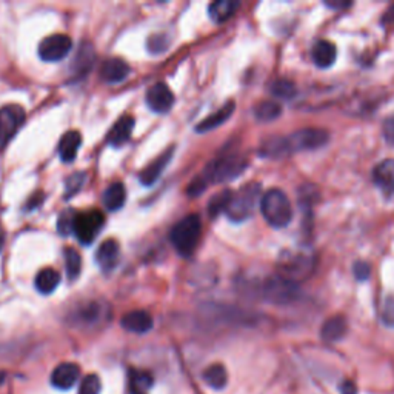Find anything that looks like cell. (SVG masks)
I'll return each mask as SVG.
<instances>
[{
  "mask_svg": "<svg viewBox=\"0 0 394 394\" xmlns=\"http://www.w3.org/2000/svg\"><path fill=\"white\" fill-rule=\"evenodd\" d=\"M248 165L245 157L237 156V154H225V156L218 157L208 164L202 173L191 181L187 192L190 197H197L208 188L210 183H223L236 179L241 176L244 169Z\"/></svg>",
  "mask_w": 394,
  "mask_h": 394,
  "instance_id": "6da1fadb",
  "label": "cell"
},
{
  "mask_svg": "<svg viewBox=\"0 0 394 394\" xmlns=\"http://www.w3.org/2000/svg\"><path fill=\"white\" fill-rule=\"evenodd\" d=\"M202 234V222L197 214H188L181 219L171 228L169 241H171L176 251L183 258H190L196 251V246Z\"/></svg>",
  "mask_w": 394,
  "mask_h": 394,
  "instance_id": "7a4b0ae2",
  "label": "cell"
},
{
  "mask_svg": "<svg viewBox=\"0 0 394 394\" xmlns=\"http://www.w3.org/2000/svg\"><path fill=\"white\" fill-rule=\"evenodd\" d=\"M316 267V258L310 251L290 250L282 253L277 262V274L293 283H299L310 277Z\"/></svg>",
  "mask_w": 394,
  "mask_h": 394,
  "instance_id": "3957f363",
  "label": "cell"
},
{
  "mask_svg": "<svg viewBox=\"0 0 394 394\" xmlns=\"http://www.w3.org/2000/svg\"><path fill=\"white\" fill-rule=\"evenodd\" d=\"M260 211L265 220L274 228L290 225L293 219V206L283 191L273 188L267 191L260 199Z\"/></svg>",
  "mask_w": 394,
  "mask_h": 394,
  "instance_id": "277c9868",
  "label": "cell"
},
{
  "mask_svg": "<svg viewBox=\"0 0 394 394\" xmlns=\"http://www.w3.org/2000/svg\"><path fill=\"white\" fill-rule=\"evenodd\" d=\"M260 185L256 182L246 183L242 188H239L236 192L231 195L230 204L227 206L225 214L230 220L233 222H244L250 219L254 210L259 204L260 197Z\"/></svg>",
  "mask_w": 394,
  "mask_h": 394,
  "instance_id": "5b68a950",
  "label": "cell"
},
{
  "mask_svg": "<svg viewBox=\"0 0 394 394\" xmlns=\"http://www.w3.org/2000/svg\"><path fill=\"white\" fill-rule=\"evenodd\" d=\"M259 295L260 297L267 300L269 304L276 305H287L290 302H295L299 296L297 283H293L282 276L274 274L259 283Z\"/></svg>",
  "mask_w": 394,
  "mask_h": 394,
  "instance_id": "8992f818",
  "label": "cell"
},
{
  "mask_svg": "<svg viewBox=\"0 0 394 394\" xmlns=\"http://www.w3.org/2000/svg\"><path fill=\"white\" fill-rule=\"evenodd\" d=\"M105 225V216L99 210H88L83 213H77L74 220V230L77 241L83 245H91L96 241L100 230Z\"/></svg>",
  "mask_w": 394,
  "mask_h": 394,
  "instance_id": "52a82bcc",
  "label": "cell"
},
{
  "mask_svg": "<svg viewBox=\"0 0 394 394\" xmlns=\"http://www.w3.org/2000/svg\"><path fill=\"white\" fill-rule=\"evenodd\" d=\"M287 139L288 153H299V151H313L319 150L323 145H327L330 141V133L322 128H304L299 129Z\"/></svg>",
  "mask_w": 394,
  "mask_h": 394,
  "instance_id": "ba28073f",
  "label": "cell"
},
{
  "mask_svg": "<svg viewBox=\"0 0 394 394\" xmlns=\"http://www.w3.org/2000/svg\"><path fill=\"white\" fill-rule=\"evenodd\" d=\"M25 122V110L17 104L0 108V151L13 141Z\"/></svg>",
  "mask_w": 394,
  "mask_h": 394,
  "instance_id": "9c48e42d",
  "label": "cell"
},
{
  "mask_svg": "<svg viewBox=\"0 0 394 394\" xmlns=\"http://www.w3.org/2000/svg\"><path fill=\"white\" fill-rule=\"evenodd\" d=\"M71 48V37L66 34H51L38 45V57L45 62H59L68 56Z\"/></svg>",
  "mask_w": 394,
  "mask_h": 394,
  "instance_id": "30bf717a",
  "label": "cell"
},
{
  "mask_svg": "<svg viewBox=\"0 0 394 394\" xmlns=\"http://www.w3.org/2000/svg\"><path fill=\"white\" fill-rule=\"evenodd\" d=\"M146 105L154 113H168L174 105V92L165 82H157L146 90Z\"/></svg>",
  "mask_w": 394,
  "mask_h": 394,
  "instance_id": "8fae6325",
  "label": "cell"
},
{
  "mask_svg": "<svg viewBox=\"0 0 394 394\" xmlns=\"http://www.w3.org/2000/svg\"><path fill=\"white\" fill-rule=\"evenodd\" d=\"M136 119L131 114H123L122 118L114 122V125L111 129L108 131L106 136V143L115 146V148H120L125 143L129 142L131 134H133Z\"/></svg>",
  "mask_w": 394,
  "mask_h": 394,
  "instance_id": "7c38bea8",
  "label": "cell"
},
{
  "mask_svg": "<svg viewBox=\"0 0 394 394\" xmlns=\"http://www.w3.org/2000/svg\"><path fill=\"white\" fill-rule=\"evenodd\" d=\"M80 368L73 362H64L57 365L51 373V385L57 390H69L73 388L76 382L79 381Z\"/></svg>",
  "mask_w": 394,
  "mask_h": 394,
  "instance_id": "4fadbf2b",
  "label": "cell"
},
{
  "mask_svg": "<svg viewBox=\"0 0 394 394\" xmlns=\"http://www.w3.org/2000/svg\"><path fill=\"white\" fill-rule=\"evenodd\" d=\"M373 182L385 196L394 197V159L382 160L373 169Z\"/></svg>",
  "mask_w": 394,
  "mask_h": 394,
  "instance_id": "5bb4252c",
  "label": "cell"
},
{
  "mask_svg": "<svg viewBox=\"0 0 394 394\" xmlns=\"http://www.w3.org/2000/svg\"><path fill=\"white\" fill-rule=\"evenodd\" d=\"M131 68L125 60L111 57L106 59L102 66H100V79L105 80L106 83H120L129 76Z\"/></svg>",
  "mask_w": 394,
  "mask_h": 394,
  "instance_id": "9a60e30c",
  "label": "cell"
},
{
  "mask_svg": "<svg viewBox=\"0 0 394 394\" xmlns=\"http://www.w3.org/2000/svg\"><path fill=\"white\" fill-rule=\"evenodd\" d=\"M173 154H174V146H171V148H168L167 151L162 153L159 157L154 159L151 164H148L142 169L139 179H141V182L145 185V187H151V185L159 179L160 174L164 173V169L169 164V160H171Z\"/></svg>",
  "mask_w": 394,
  "mask_h": 394,
  "instance_id": "2e32d148",
  "label": "cell"
},
{
  "mask_svg": "<svg viewBox=\"0 0 394 394\" xmlns=\"http://www.w3.org/2000/svg\"><path fill=\"white\" fill-rule=\"evenodd\" d=\"M120 254V246L114 239H106L105 242L100 244L96 251V262L102 268L104 273H110L111 269L118 265Z\"/></svg>",
  "mask_w": 394,
  "mask_h": 394,
  "instance_id": "e0dca14e",
  "label": "cell"
},
{
  "mask_svg": "<svg viewBox=\"0 0 394 394\" xmlns=\"http://www.w3.org/2000/svg\"><path fill=\"white\" fill-rule=\"evenodd\" d=\"M120 325L127 331H129V333L143 335L148 333L153 328V318L150 313L143 310H134L123 314V318L120 319Z\"/></svg>",
  "mask_w": 394,
  "mask_h": 394,
  "instance_id": "ac0fdd59",
  "label": "cell"
},
{
  "mask_svg": "<svg viewBox=\"0 0 394 394\" xmlns=\"http://www.w3.org/2000/svg\"><path fill=\"white\" fill-rule=\"evenodd\" d=\"M234 108H236V104L233 102V100H228V102L223 105L222 108H219L218 111L210 114L204 120H200L197 123L196 131H197V133H208V131H213L216 128H219L220 125H223V123H225L231 118V115H233Z\"/></svg>",
  "mask_w": 394,
  "mask_h": 394,
  "instance_id": "d6986e66",
  "label": "cell"
},
{
  "mask_svg": "<svg viewBox=\"0 0 394 394\" xmlns=\"http://www.w3.org/2000/svg\"><path fill=\"white\" fill-rule=\"evenodd\" d=\"M80 145H82V134L79 133V131H76V129L66 131V133L60 139L59 150H57L62 162H65V164H71L77 156V151H79Z\"/></svg>",
  "mask_w": 394,
  "mask_h": 394,
  "instance_id": "ffe728a7",
  "label": "cell"
},
{
  "mask_svg": "<svg viewBox=\"0 0 394 394\" xmlns=\"http://www.w3.org/2000/svg\"><path fill=\"white\" fill-rule=\"evenodd\" d=\"M94 59H96L94 48H92L90 43H83L79 51H77L71 64V74L76 77V79L85 77L91 69V66L94 65Z\"/></svg>",
  "mask_w": 394,
  "mask_h": 394,
  "instance_id": "44dd1931",
  "label": "cell"
},
{
  "mask_svg": "<svg viewBox=\"0 0 394 394\" xmlns=\"http://www.w3.org/2000/svg\"><path fill=\"white\" fill-rule=\"evenodd\" d=\"M153 384V374L145 370L131 368L128 372V394H148Z\"/></svg>",
  "mask_w": 394,
  "mask_h": 394,
  "instance_id": "7402d4cb",
  "label": "cell"
},
{
  "mask_svg": "<svg viewBox=\"0 0 394 394\" xmlns=\"http://www.w3.org/2000/svg\"><path fill=\"white\" fill-rule=\"evenodd\" d=\"M346 331H349V323L344 316H333L322 325L321 336L327 342H337L346 335Z\"/></svg>",
  "mask_w": 394,
  "mask_h": 394,
  "instance_id": "603a6c76",
  "label": "cell"
},
{
  "mask_svg": "<svg viewBox=\"0 0 394 394\" xmlns=\"http://www.w3.org/2000/svg\"><path fill=\"white\" fill-rule=\"evenodd\" d=\"M311 59L316 66L330 68L336 60V46L328 41H318L311 48Z\"/></svg>",
  "mask_w": 394,
  "mask_h": 394,
  "instance_id": "cb8c5ba5",
  "label": "cell"
},
{
  "mask_svg": "<svg viewBox=\"0 0 394 394\" xmlns=\"http://www.w3.org/2000/svg\"><path fill=\"white\" fill-rule=\"evenodd\" d=\"M127 200V191L123 183L114 182L108 187L102 195V202L108 211H119L120 208L125 205Z\"/></svg>",
  "mask_w": 394,
  "mask_h": 394,
  "instance_id": "d4e9b609",
  "label": "cell"
},
{
  "mask_svg": "<svg viewBox=\"0 0 394 394\" xmlns=\"http://www.w3.org/2000/svg\"><path fill=\"white\" fill-rule=\"evenodd\" d=\"M259 154L262 157L267 159H282L290 156L287 139L285 137H269L267 141L262 142Z\"/></svg>",
  "mask_w": 394,
  "mask_h": 394,
  "instance_id": "484cf974",
  "label": "cell"
},
{
  "mask_svg": "<svg viewBox=\"0 0 394 394\" xmlns=\"http://www.w3.org/2000/svg\"><path fill=\"white\" fill-rule=\"evenodd\" d=\"M60 283V274L54 268H43L36 274L34 285L41 295L48 296L52 291H56Z\"/></svg>",
  "mask_w": 394,
  "mask_h": 394,
  "instance_id": "4316f807",
  "label": "cell"
},
{
  "mask_svg": "<svg viewBox=\"0 0 394 394\" xmlns=\"http://www.w3.org/2000/svg\"><path fill=\"white\" fill-rule=\"evenodd\" d=\"M239 6H241V3L236 2V0H218V2H213L208 8V14L216 23H223L233 17Z\"/></svg>",
  "mask_w": 394,
  "mask_h": 394,
  "instance_id": "83f0119b",
  "label": "cell"
},
{
  "mask_svg": "<svg viewBox=\"0 0 394 394\" xmlns=\"http://www.w3.org/2000/svg\"><path fill=\"white\" fill-rule=\"evenodd\" d=\"M202 377H204V381H205L208 387H211L214 390L225 388V385L228 384L227 368L223 367L222 364H213L210 367H206Z\"/></svg>",
  "mask_w": 394,
  "mask_h": 394,
  "instance_id": "f1b7e54d",
  "label": "cell"
},
{
  "mask_svg": "<svg viewBox=\"0 0 394 394\" xmlns=\"http://www.w3.org/2000/svg\"><path fill=\"white\" fill-rule=\"evenodd\" d=\"M253 114L259 122H272L282 114V106L276 100H262L253 108Z\"/></svg>",
  "mask_w": 394,
  "mask_h": 394,
  "instance_id": "f546056e",
  "label": "cell"
},
{
  "mask_svg": "<svg viewBox=\"0 0 394 394\" xmlns=\"http://www.w3.org/2000/svg\"><path fill=\"white\" fill-rule=\"evenodd\" d=\"M104 314V307L96 302H90L87 305L79 307V310L76 311V321L80 323H87V325H92L96 323Z\"/></svg>",
  "mask_w": 394,
  "mask_h": 394,
  "instance_id": "4dcf8cb0",
  "label": "cell"
},
{
  "mask_svg": "<svg viewBox=\"0 0 394 394\" xmlns=\"http://www.w3.org/2000/svg\"><path fill=\"white\" fill-rule=\"evenodd\" d=\"M64 258H65V268H66V276L69 281H76L77 277L80 274V268H82V258L79 251L76 248H71L68 246L64 251Z\"/></svg>",
  "mask_w": 394,
  "mask_h": 394,
  "instance_id": "1f68e13d",
  "label": "cell"
},
{
  "mask_svg": "<svg viewBox=\"0 0 394 394\" xmlns=\"http://www.w3.org/2000/svg\"><path fill=\"white\" fill-rule=\"evenodd\" d=\"M269 92L277 99L283 100H291L296 96V85L288 79H276L269 83Z\"/></svg>",
  "mask_w": 394,
  "mask_h": 394,
  "instance_id": "d6a6232c",
  "label": "cell"
},
{
  "mask_svg": "<svg viewBox=\"0 0 394 394\" xmlns=\"http://www.w3.org/2000/svg\"><path fill=\"white\" fill-rule=\"evenodd\" d=\"M231 195H233V191L223 190L210 200V204H208V213H210L211 218H218L220 213L227 211Z\"/></svg>",
  "mask_w": 394,
  "mask_h": 394,
  "instance_id": "836d02e7",
  "label": "cell"
},
{
  "mask_svg": "<svg viewBox=\"0 0 394 394\" xmlns=\"http://www.w3.org/2000/svg\"><path fill=\"white\" fill-rule=\"evenodd\" d=\"M76 216H77V211H74V210H65L59 214L57 231L62 236H68L73 233Z\"/></svg>",
  "mask_w": 394,
  "mask_h": 394,
  "instance_id": "e575fe53",
  "label": "cell"
},
{
  "mask_svg": "<svg viewBox=\"0 0 394 394\" xmlns=\"http://www.w3.org/2000/svg\"><path fill=\"white\" fill-rule=\"evenodd\" d=\"M102 391V381L97 374H87L80 381L79 394H100Z\"/></svg>",
  "mask_w": 394,
  "mask_h": 394,
  "instance_id": "d590c367",
  "label": "cell"
},
{
  "mask_svg": "<svg viewBox=\"0 0 394 394\" xmlns=\"http://www.w3.org/2000/svg\"><path fill=\"white\" fill-rule=\"evenodd\" d=\"M381 321L390 328L394 327V296L391 295L385 297L381 305Z\"/></svg>",
  "mask_w": 394,
  "mask_h": 394,
  "instance_id": "8d00e7d4",
  "label": "cell"
},
{
  "mask_svg": "<svg viewBox=\"0 0 394 394\" xmlns=\"http://www.w3.org/2000/svg\"><path fill=\"white\" fill-rule=\"evenodd\" d=\"M85 181L83 173H76L73 176H69L65 182V199H71L77 191L82 188Z\"/></svg>",
  "mask_w": 394,
  "mask_h": 394,
  "instance_id": "74e56055",
  "label": "cell"
},
{
  "mask_svg": "<svg viewBox=\"0 0 394 394\" xmlns=\"http://www.w3.org/2000/svg\"><path fill=\"white\" fill-rule=\"evenodd\" d=\"M167 36L165 34H153L148 38V48L151 52H162L167 50Z\"/></svg>",
  "mask_w": 394,
  "mask_h": 394,
  "instance_id": "f35d334b",
  "label": "cell"
},
{
  "mask_svg": "<svg viewBox=\"0 0 394 394\" xmlns=\"http://www.w3.org/2000/svg\"><path fill=\"white\" fill-rule=\"evenodd\" d=\"M353 272H354V277H356L358 281L364 282V281L368 279L370 276H372V267H370L367 262L359 260V262H356V264H354Z\"/></svg>",
  "mask_w": 394,
  "mask_h": 394,
  "instance_id": "ab89813d",
  "label": "cell"
},
{
  "mask_svg": "<svg viewBox=\"0 0 394 394\" xmlns=\"http://www.w3.org/2000/svg\"><path fill=\"white\" fill-rule=\"evenodd\" d=\"M382 134H384L385 141H387L390 145L394 146V114H390L388 118L384 120V123H382Z\"/></svg>",
  "mask_w": 394,
  "mask_h": 394,
  "instance_id": "60d3db41",
  "label": "cell"
},
{
  "mask_svg": "<svg viewBox=\"0 0 394 394\" xmlns=\"http://www.w3.org/2000/svg\"><path fill=\"white\" fill-rule=\"evenodd\" d=\"M339 391L341 394H358V388L354 382L351 381H344L341 385H339Z\"/></svg>",
  "mask_w": 394,
  "mask_h": 394,
  "instance_id": "b9f144b4",
  "label": "cell"
},
{
  "mask_svg": "<svg viewBox=\"0 0 394 394\" xmlns=\"http://www.w3.org/2000/svg\"><path fill=\"white\" fill-rule=\"evenodd\" d=\"M382 25L384 27H391L394 25V5L390 6L387 13H385V15L382 17Z\"/></svg>",
  "mask_w": 394,
  "mask_h": 394,
  "instance_id": "7bdbcfd3",
  "label": "cell"
},
{
  "mask_svg": "<svg viewBox=\"0 0 394 394\" xmlns=\"http://www.w3.org/2000/svg\"><path fill=\"white\" fill-rule=\"evenodd\" d=\"M325 5L328 8H333V10H345V8L351 6V2H337V0H333V2H325Z\"/></svg>",
  "mask_w": 394,
  "mask_h": 394,
  "instance_id": "ee69618b",
  "label": "cell"
},
{
  "mask_svg": "<svg viewBox=\"0 0 394 394\" xmlns=\"http://www.w3.org/2000/svg\"><path fill=\"white\" fill-rule=\"evenodd\" d=\"M3 242H5V236H3V231H2V230H0V250H2Z\"/></svg>",
  "mask_w": 394,
  "mask_h": 394,
  "instance_id": "f6af8a7d",
  "label": "cell"
}]
</instances>
